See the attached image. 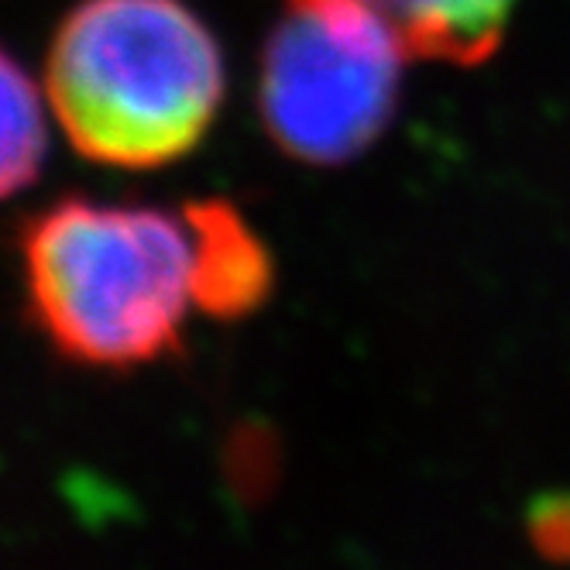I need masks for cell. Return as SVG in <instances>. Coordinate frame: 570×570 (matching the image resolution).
<instances>
[{
	"label": "cell",
	"instance_id": "3957f363",
	"mask_svg": "<svg viewBox=\"0 0 570 570\" xmlns=\"http://www.w3.org/2000/svg\"><path fill=\"white\" fill-rule=\"evenodd\" d=\"M410 56L392 24L357 0H289L262 52L268 138L309 166L361 155L389 125Z\"/></svg>",
	"mask_w": 570,
	"mask_h": 570
},
{
	"label": "cell",
	"instance_id": "277c9868",
	"mask_svg": "<svg viewBox=\"0 0 570 570\" xmlns=\"http://www.w3.org/2000/svg\"><path fill=\"white\" fill-rule=\"evenodd\" d=\"M186 207L199 234V313L252 316L272 289V258L262 237L227 203L199 199Z\"/></svg>",
	"mask_w": 570,
	"mask_h": 570
},
{
	"label": "cell",
	"instance_id": "7a4b0ae2",
	"mask_svg": "<svg viewBox=\"0 0 570 570\" xmlns=\"http://www.w3.org/2000/svg\"><path fill=\"white\" fill-rule=\"evenodd\" d=\"M46 97L83 158L158 169L217 120L224 56L186 0H79L52 35Z\"/></svg>",
	"mask_w": 570,
	"mask_h": 570
},
{
	"label": "cell",
	"instance_id": "6da1fadb",
	"mask_svg": "<svg viewBox=\"0 0 570 570\" xmlns=\"http://www.w3.org/2000/svg\"><path fill=\"white\" fill-rule=\"evenodd\" d=\"M31 320L72 364L145 368L179 351L199 313V234L189 207L59 199L21 230Z\"/></svg>",
	"mask_w": 570,
	"mask_h": 570
},
{
	"label": "cell",
	"instance_id": "5b68a950",
	"mask_svg": "<svg viewBox=\"0 0 570 570\" xmlns=\"http://www.w3.org/2000/svg\"><path fill=\"white\" fill-rule=\"evenodd\" d=\"M405 42L413 56L478 66L492 56L519 0H357Z\"/></svg>",
	"mask_w": 570,
	"mask_h": 570
},
{
	"label": "cell",
	"instance_id": "8992f818",
	"mask_svg": "<svg viewBox=\"0 0 570 570\" xmlns=\"http://www.w3.org/2000/svg\"><path fill=\"white\" fill-rule=\"evenodd\" d=\"M49 97L0 46V199L28 189L49 155Z\"/></svg>",
	"mask_w": 570,
	"mask_h": 570
},
{
	"label": "cell",
	"instance_id": "52a82bcc",
	"mask_svg": "<svg viewBox=\"0 0 570 570\" xmlns=\"http://www.w3.org/2000/svg\"><path fill=\"white\" fill-rule=\"evenodd\" d=\"M525 533L540 557L570 563V492H550L529 505Z\"/></svg>",
	"mask_w": 570,
	"mask_h": 570
}]
</instances>
